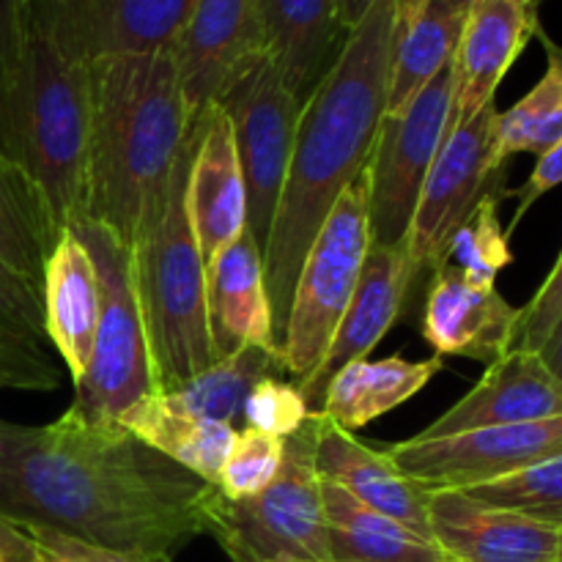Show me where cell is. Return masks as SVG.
<instances>
[{"label": "cell", "instance_id": "obj_6", "mask_svg": "<svg viewBox=\"0 0 562 562\" xmlns=\"http://www.w3.org/2000/svg\"><path fill=\"white\" fill-rule=\"evenodd\" d=\"M322 412L285 439L283 467L267 492L250 499H225L217 486L203 499L206 536L223 547L231 562H333L316 467Z\"/></svg>", "mask_w": 562, "mask_h": 562}, {"label": "cell", "instance_id": "obj_33", "mask_svg": "<svg viewBox=\"0 0 562 562\" xmlns=\"http://www.w3.org/2000/svg\"><path fill=\"white\" fill-rule=\"evenodd\" d=\"M461 492L492 508L514 510L527 519L562 530V456L516 472V475L499 477V481L461 488Z\"/></svg>", "mask_w": 562, "mask_h": 562}, {"label": "cell", "instance_id": "obj_16", "mask_svg": "<svg viewBox=\"0 0 562 562\" xmlns=\"http://www.w3.org/2000/svg\"><path fill=\"white\" fill-rule=\"evenodd\" d=\"M428 525L453 562H554L562 554L558 527L477 503L461 488H431Z\"/></svg>", "mask_w": 562, "mask_h": 562}, {"label": "cell", "instance_id": "obj_39", "mask_svg": "<svg viewBox=\"0 0 562 562\" xmlns=\"http://www.w3.org/2000/svg\"><path fill=\"white\" fill-rule=\"evenodd\" d=\"M33 543H36L38 562H170V560H151V558H137V554L115 552V549L93 547V543L80 541V538L64 536L49 527L27 525Z\"/></svg>", "mask_w": 562, "mask_h": 562}, {"label": "cell", "instance_id": "obj_15", "mask_svg": "<svg viewBox=\"0 0 562 562\" xmlns=\"http://www.w3.org/2000/svg\"><path fill=\"white\" fill-rule=\"evenodd\" d=\"M536 0H470L464 11L453 71V119L450 126L467 124L483 108L494 104L499 82L510 71L532 36H538Z\"/></svg>", "mask_w": 562, "mask_h": 562}, {"label": "cell", "instance_id": "obj_13", "mask_svg": "<svg viewBox=\"0 0 562 562\" xmlns=\"http://www.w3.org/2000/svg\"><path fill=\"white\" fill-rule=\"evenodd\" d=\"M263 55L258 0H195L173 44L190 115L217 104Z\"/></svg>", "mask_w": 562, "mask_h": 562}, {"label": "cell", "instance_id": "obj_18", "mask_svg": "<svg viewBox=\"0 0 562 562\" xmlns=\"http://www.w3.org/2000/svg\"><path fill=\"white\" fill-rule=\"evenodd\" d=\"M195 119L198 143L187 181V214L209 267L247 231V192L228 113L220 104H209Z\"/></svg>", "mask_w": 562, "mask_h": 562}, {"label": "cell", "instance_id": "obj_23", "mask_svg": "<svg viewBox=\"0 0 562 562\" xmlns=\"http://www.w3.org/2000/svg\"><path fill=\"white\" fill-rule=\"evenodd\" d=\"M206 302L217 360L245 346L283 355L274 335L263 256L247 231L206 267Z\"/></svg>", "mask_w": 562, "mask_h": 562}, {"label": "cell", "instance_id": "obj_49", "mask_svg": "<svg viewBox=\"0 0 562 562\" xmlns=\"http://www.w3.org/2000/svg\"><path fill=\"white\" fill-rule=\"evenodd\" d=\"M560 532H562V530H560Z\"/></svg>", "mask_w": 562, "mask_h": 562}, {"label": "cell", "instance_id": "obj_26", "mask_svg": "<svg viewBox=\"0 0 562 562\" xmlns=\"http://www.w3.org/2000/svg\"><path fill=\"white\" fill-rule=\"evenodd\" d=\"M322 503L333 562H453L437 541L357 503L349 492L324 477Z\"/></svg>", "mask_w": 562, "mask_h": 562}, {"label": "cell", "instance_id": "obj_12", "mask_svg": "<svg viewBox=\"0 0 562 562\" xmlns=\"http://www.w3.org/2000/svg\"><path fill=\"white\" fill-rule=\"evenodd\" d=\"M393 464L426 488H472L562 456V417L492 426L387 448Z\"/></svg>", "mask_w": 562, "mask_h": 562}, {"label": "cell", "instance_id": "obj_38", "mask_svg": "<svg viewBox=\"0 0 562 562\" xmlns=\"http://www.w3.org/2000/svg\"><path fill=\"white\" fill-rule=\"evenodd\" d=\"M560 313H562V252L558 263H554V269L549 272V278L543 280V285L538 289V294L521 307L519 335H516L514 349L541 351L543 340L549 338L552 327L558 324Z\"/></svg>", "mask_w": 562, "mask_h": 562}, {"label": "cell", "instance_id": "obj_28", "mask_svg": "<svg viewBox=\"0 0 562 562\" xmlns=\"http://www.w3.org/2000/svg\"><path fill=\"white\" fill-rule=\"evenodd\" d=\"M464 11L445 0H420L412 9L398 11L384 113L406 108L434 77L448 69L464 25Z\"/></svg>", "mask_w": 562, "mask_h": 562}, {"label": "cell", "instance_id": "obj_17", "mask_svg": "<svg viewBox=\"0 0 562 562\" xmlns=\"http://www.w3.org/2000/svg\"><path fill=\"white\" fill-rule=\"evenodd\" d=\"M521 307H514L497 285L470 283L445 263L431 272L420 333L437 357H467L492 366L516 346Z\"/></svg>", "mask_w": 562, "mask_h": 562}, {"label": "cell", "instance_id": "obj_48", "mask_svg": "<svg viewBox=\"0 0 562 562\" xmlns=\"http://www.w3.org/2000/svg\"><path fill=\"white\" fill-rule=\"evenodd\" d=\"M554 562H562V554H560V558H558V560H554Z\"/></svg>", "mask_w": 562, "mask_h": 562}, {"label": "cell", "instance_id": "obj_40", "mask_svg": "<svg viewBox=\"0 0 562 562\" xmlns=\"http://www.w3.org/2000/svg\"><path fill=\"white\" fill-rule=\"evenodd\" d=\"M27 5L31 0H0V93L14 82L25 47Z\"/></svg>", "mask_w": 562, "mask_h": 562}, {"label": "cell", "instance_id": "obj_4", "mask_svg": "<svg viewBox=\"0 0 562 562\" xmlns=\"http://www.w3.org/2000/svg\"><path fill=\"white\" fill-rule=\"evenodd\" d=\"M3 148L36 179L60 228L88 214V154H91L93 71L53 0L27 5L20 69L0 93Z\"/></svg>", "mask_w": 562, "mask_h": 562}, {"label": "cell", "instance_id": "obj_22", "mask_svg": "<svg viewBox=\"0 0 562 562\" xmlns=\"http://www.w3.org/2000/svg\"><path fill=\"white\" fill-rule=\"evenodd\" d=\"M195 0H53L88 60L173 49Z\"/></svg>", "mask_w": 562, "mask_h": 562}, {"label": "cell", "instance_id": "obj_7", "mask_svg": "<svg viewBox=\"0 0 562 562\" xmlns=\"http://www.w3.org/2000/svg\"><path fill=\"white\" fill-rule=\"evenodd\" d=\"M91 250L99 272L102 311L91 362L75 384L69 409L93 423H115L143 395L154 393L151 355L135 289L132 250L93 220L69 225Z\"/></svg>", "mask_w": 562, "mask_h": 562}, {"label": "cell", "instance_id": "obj_27", "mask_svg": "<svg viewBox=\"0 0 562 562\" xmlns=\"http://www.w3.org/2000/svg\"><path fill=\"white\" fill-rule=\"evenodd\" d=\"M115 423L148 448L206 481L209 486H217L220 472L236 439L234 426L173 409L157 390L121 412Z\"/></svg>", "mask_w": 562, "mask_h": 562}, {"label": "cell", "instance_id": "obj_34", "mask_svg": "<svg viewBox=\"0 0 562 562\" xmlns=\"http://www.w3.org/2000/svg\"><path fill=\"white\" fill-rule=\"evenodd\" d=\"M285 439L241 428L220 472L217 492L225 499H250L267 492L283 467Z\"/></svg>", "mask_w": 562, "mask_h": 562}, {"label": "cell", "instance_id": "obj_1", "mask_svg": "<svg viewBox=\"0 0 562 562\" xmlns=\"http://www.w3.org/2000/svg\"><path fill=\"white\" fill-rule=\"evenodd\" d=\"M209 483L119 423L0 420V516L151 560L206 536Z\"/></svg>", "mask_w": 562, "mask_h": 562}, {"label": "cell", "instance_id": "obj_46", "mask_svg": "<svg viewBox=\"0 0 562 562\" xmlns=\"http://www.w3.org/2000/svg\"><path fill=\"white\" fill-rule=\"evenodd\" d=\"M415 3H420V0H398V11L412 9V5H415Z\"/></svg>", "mask_w": 562, "mask_h": 562}, {"label": "cell", "instance_id": "obj_5", "mask_svg": "<svg viewBox=\"0 0 562 562\" xmlns=\"http://www.w3.org/2000/svg\"><path fill=\"white\" fill-rule=\"evenodd\" d=\"M195 143L198 119L176 159L162 212L130 247L157 393H170L217 362L209 329L206 263L187 214Z\"/></svg>", "mask_w": 562, "mask_h": 562}, {"label": "cell", "instance_id": "obj_43", "mask_svg": "<svg viewBox=\"0 0 562 562\" xmlns=\"http://www.w3.org/2000/svg\"><path fill=\"white\" fill-rule=\"evenodd\" d=\"M538 355L543 357V362L549 366V371H552L554 376L562 379V313H560L558 324L552 327V333H549V338L543 340V346Z\"/></svg>", "mask_w": 562, "mask_h": 562}, {"label": "cell", "instance_id": "obj_30", "mask_svg": "<svg viewBox=\"0 0 562 562\" xmlns=\"http://www.w3.org/2000/svg\"><path fill=\"white\" fill-rule=\"evenodd\" d=\"M280 373H285L283 355L245 346L234 355L220 357L206 371L162 395L173 409L236 428L250 390L263 376H280Z\"/></svg>", "mask_w": 562, "mask_h": 562}, {"label": "cell", "instance_id": "obj_3", "mask_svg": "<svg viewBox=\"0 0 562 562\" xmlns=\"http://www.w3.org/2000/svg\"><path fill=\"white\" fill-rule=\"evenodd\" d=\"M93 119L88 214L126 247L162 212L176 159L192 130L173 49L91 64Z\"/></svg>", "mask_w": 562, "mask_h": 562}, {"label": "cell", "instance_id": "obj_31", "mask_svg": "<svg viewBox=\"0 0 562 562\" xmlns=\"http://www.w3.org/2000/svg\"><path fill=\"white\" fill-rule=\"evenodd\" d=\"M547 47V71L525 99L497 115L494 162L505 168L516 154L543 157L562 140V47L538 31Z\"/></svg>", "mask_w": 562, "mask_h": 562}, {"label": "cell", "instance_id": "obj_35", "mask_svg": "<svg viewBox=\"0 0 562 562\" xmlns=\"http://www.w3.org/2000/svg\"><path fill=\"white\" fill-rule=\"evenodd\" d=\"M307 417H311V406H307L302 390L296 384L283 382L280 376H263L250 390L245 412H241L245 428L278 439H289L291 434L300 431Z\"/></svg>", "mask_w": 562, "mask_h": 562}, {"label": "cell", "instance_id": "obj_2", "mask_svg": "<svg viewBox=\"0 0 562 562\" xmlns=\"http://www.w3.org/2000/svg\"><path fill=\"white\" fill-rule=\"evenodd\" d=\"M398 0H373L366 20L302 104L289 176L263 252L274 335L283 344L296 280L313 239L346 187L368 168L387 110Z\"/></svg>", "mask_w": 562, "mask_h": 562}, {"label": "cell", "instance_id": "obj_41", "mask_svg": "<svg viewBox=\"0 0 562 562\" xmlns=\"http://www.w3.org/2000/svg\"><path fill=\"white\" fill-rule=\"evenodd\" d=\"M560 184H562V140L554 148H549L543 157H538L530 179L521 184V190L514 192V195L519 198V206H516L514 223H510V228L505 231V234L508 236L514 234V231L519 228L521 220H525V214L532 209V203L541 201L549 190H554V187H560Z\"/></svg>", "mask_w": 562, "mask_h": 562}, {"label": "cell", "instance_id": "obj_37", "mask_svg": "<svg viewBox=\"0 0 562 562\" xmlns=\"http://www.w3.org/2000/svg\"><path fill=\"white\" fill-rule=\"evenodd\" d=\"M60 384L58 368L44 351V344L0 333V390H55Z\"/></svg>", "mask_w": 562, "mask_h": 562}, {"label": "cell", "instance_id": "obj_47", "mask_svg": "<svg viewBox=\"0 0 562 562\" xmlns=\"http://www.w3.org/2000/svg\"><path fill=\"white\" fill-rule=\"evenodd\" d=\"M269 562H300V560H269Z\"/></svg>", "mask_w": 562, "mask_h": 562}, {"label": "cell", "instance_id": "obj_32", "mask_svg": "<svg viewBox=\"0 0 562 562\" xmlns=\"http://www.w3.org/2000/svg\"><path fill=\"white\" fill-rule=\"evenodd\" d=\"M508 195L503 187L494 184L481 201L475 203L464 223L456 228L448 250H445V263L459 269L470 283L494 285L499 272L514 263V252L508 247V234L499 223V203Z\"/></svg>", "mask_w": 562, "mask_h": 562}, {"label": "cell", "instance_id": "obj_20", "mask_svg": "<svg viewBox=\"0 0 562 562\" xmlns=\"http://www.w3.org/2000/svg\"><path fill=\"white\" fill-rule=\"evenodd\" d=\"M316 467L324 481L349 492L357 503L401 521L417 536H431L428 525V494L431 488L406 477L387 450H373L351 437V431L335 426L327 415L318 417Z\"/></svg>", "mask_w": 562, "mask_h": 562}, {"label": "cell", "instance_id": "obj_14", "mask_svg": "<svg viewBox=\"0 0 562 562\" xmlns=\"http://www.w3.org/2000/svg\"><path fill=\"white\" fill-rule=\"evenodd\" d=\"M417 267L409 256V245H371L366 263H362L360 283L355 296L346 307L344 318L338 324L333 344L324 355L322 366L307 379L305 384H296L305 395L311 412H322L324 390L329 379L349 362L362 360L379 346V340L395 327L406 311V300L417 280Z\"/></svg>", "mask_w": 562, "mask_h": 562}, {"label": "cell", "instance_id": "obj_42", "mask_svg": "<svg viewBox=\"0 0 562 562\" xmlns=\"http://www.w3.org/2000/svg\"><path fill=\"white\" fill-rule=\"evenodd\" d=\"M0 562H38L31 532L0 516Z\"/></svg>", "mask_w": 562, "mask_h": 562}, {"label": "cell", "instance_id": "obj_19", "mask_svg": "<svg viewBox=\"0 0 562 562\" xmlns=\"http://www.w3.org/2000/svg\"><path fill=\"white\" fill-rule=\"evenodd\" d=\"M562 417V379L530 349H510L486 366L481 382L415 439H442L492 426Z\"/></svg>", "mask_w": 562, "mask_h": 562}, {"label": "cell", "instance_id": "obj_45", "mask_svg": "<svg viewBox=\"0 0 562 562\" xmlns=\"http://www.w3.org/2000/svg\"><path fill=\"white\" fill-rule=\"evenodd\" d=\"M445 3H448V5H453V9H467V3H470V0H445ZM536 3L541 5L543 0H536Z\"/></svg>", "mask_w": 562, "mask_h": 562}, {"label": "cell", "instance_id": "obj_24", "mask_svg": "<svg viewBox=\"0 0 562 562\" xmlns=\"http://www.w3.org/2000/svg\"><path fill=\"white\" fill-rule=\"evenodd\" d=\"M42 302L44 333L77 384L91 362L102 291L97 261L75 228L60 231L58 245L44 267Z\"/></svg>", "mask_w": 562, "mask_h": 562}, {"label": "cell", "instance_id": "obj_21", "mask_svg": "<svg viewBox=\"0 0 562 562\" xmlns=\"http://www.w3.org/2000/svg\"><path fill=\"white\" fill-rule=\"evenodd\" d=\"M263 55L291 93L307 102L344 49L338 0H258Z\"/></svg>", "mask_w": 562, "mask_h": 562}, {"label": "cell", "instance_id": "obj_9", "mask_svg": "<svg viewBox=\"0 0 562 562\" xmlns=\"http://www.w3.org/2000/svg\"><path fill=\"white\" fill-rule=\"evenodd\" d=\"M453 119V71L434 77L406 108L384 113L373 143L371 239L373 245H398L409 236L423 184L442 148Z\"/></svg>", "mask_w": 562, "mask_h": 562}, {"label": "cell", "instance_id": "obj_25", "mask_svg": "<svg viewBox=\"0 0 562 562\" xmlns=\"http://www.w3.org/2000/svg\"><path fill=\"white\" fill-rule=\"evenodd\" d=\"M442 368L445 360L437 355L415 362L404 360L401 355L384 357V360L362 357L344 366L329 379L324 390L322 415H327L335 426L346 431L366 428L368 423L379 420L415 398Z\"/></svg>", "mask_w": 562, "mask_h": 562}, {"label": "cell", "instance_id": "obj_29", "mask_svg": "<svg viewBox=\"0 0 562 562\" xmlns=\"http://www.w3.org/2000/svg\"><path fill=\"white\" fill-rule=\"evenodd\" d=\"M60 231L36 179L0 148V261L42 289Z\"/></svg>", "mask_w": 562, "mask_h": 562}, {"label": "cell", "instance_id": "obj_8", "mask_svg": "<svg viewBox=\"0 0 562 562\" xmlns=\"http://www.w3.org/2000/svg\"><path fill=\"white\" fill-rule=\"evenodd\" d=\"M368 195L371 181L366 168L338 198L302 263L280 344L285 373L296 384H305L318 371L360 283L362 263L373 245Z\"/></svg>", "mask_w": 562, "mask_h": 562}, {"label": "cell", "instance_id": "obj_10", "mask_svg": "<svg viewBox=\"0 0 562 562\" xmlns=\"http://www.w3.org/2000/svg\"><path fill=\"white\" fill-rule=\"evenodd\" d=\"M217 104L234 124L247 192V234L263 256L289 176L302 102L261 55Z\"/></svg>", "mask_w": 562, "mask_h": 562}, {"label": "cell", "instance_id": "obj_36", "mask_svg": "<svg viewBox=\"0 0 562 562\" xmlns=\"http://www.w3.org/2000/svg\"><path fill=\"white\" fill-rule=\"evenodd\" d=\"M0 333L44 344V302L42 289L20 278L0 261Z\"/></svg>", "mask_w": 562, "mask_h": 562}, {"label": "cell", "instance_id": "obj_11", "mask_svg": "<svg viewBox=\"0 0 562 562\" xmlns=\"http://www.w3.org/2000/svg\"><path fill=\"white\" fill-rule=\"evenodd\" d=\"M497 115V104H488L475 119L450 126L445 135L406 236L417 272H434L442 267L456 228L464 223L475 203L505 179V168H497L494 162Z\"/></svg>", "mask_w": 562, "mask_h": 562}, {"label": "cell", "instance_id": "obj_44", "mask_svg": "<svg viewBox=\"0 0 562 562\" xmlns=\"http://www.w3.org/2000/svg\"><path fill=\"white\" fill-rule=\"evenodd\" d=\"M371 5H373V0H338L340 20H344L346 31H355V27L366 20V14Z\"/></svg>", "mask_w": 562, "mask_h": 562}]
</instances>
